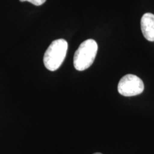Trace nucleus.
Wrapping results in <instances>:
<instances>
[{
  "label": "nucleus",
  "instance_id": "obj_5",
  "mask_svg": "<svg viewBox=\"0 0 154 154\" xmlns=\"http://www.w3.org/2000/svg\"><path fill=\"white\" fill-rule=\"evenodd\" d=\"M20 2H29L35 6H41L46 2L47 0H19Z\"/></svg>",
  "mask_w": 154,
  "mask_h": 154
},
{
  "label": "nucleus",
  "instance_id": "obj_4",
  "mask_svg": "<svg viewBox=\"0 0 154 154\" xmlns=\"http://www.w3.org/2000/svg\"><path fill=\"white\" fill-rule=\"evenodd\" d=\"M140 28L146 39L154 42V14L146 13L140 19Z\"/></svg>",
  "mask_w": 154,
  "mask_h": 154
},
{
  "label": "nucleus",
  "instance_id": "obj_6",
  "mask_svg": "<svg viewBox=\"0 0 154 154\" xmlns=\"http://www.w3.org/2000/svg\"><path fill=\"white\" fill-rule=\"evenodd\" d=\"M94 154H103V153H94Z\"/></svg>",
  "mask_w": 154,
  "mask_h": 154
},
{
  "label": "nucleus",
  "instance_id": "obj_1",
  "mask_svg": "<svg viewBox=\"0 0 154 154\" xmlns=\"http://www.w3.org/2000/svg\"><path fill=\"white\" fill-rule=\"evenodd\" d=\"M68 43L65 39L59 38L52 42L44 55V64L48 70L54 72L62 64L66 58Z\"/></svg>",
  "mask_w": 154,
  "mask_h": 154
},
{
  "label": "nucleus",
  "instance_id": "obj_2",
  "mask_svg": "<svg viewBox=\"0 0 154 154\" xmlns=\"http://www.w3.org/2000/svg\"><path fill=\"white\" fill-rule=\"evenodd\" d=\"M98 51V44L95 40L89 39L83 42L74 56V66L77 71L86 70L93 64Z\"/></svg>",
  "mask_w": 154,
  "mask_h": 154
},
{
  "label": "nucleus",
  "instance_id": "obj_3",
  "mask_svg": "<svg viewBox=\"0 0 154 154\" xmlns=\"http://www.w3.org/2000/svg\"><path fill=\"white\" fill-rule=\"evenodd\" d=\"M144 84L139 77L127 74L121 79L118 84V91L124 96H134L143 93Z\"/></svg>",
  "mask_w": 154,
  "mask_h": 154
}]
</instances>
